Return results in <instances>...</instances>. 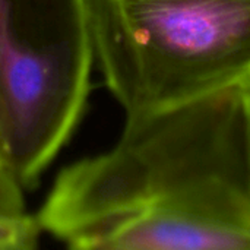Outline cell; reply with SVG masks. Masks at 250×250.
<instances>
[{
	"label": "cell",
	"mask_w": 250,
	"mask_h": 250,
	"mask_svg": "<svg viewBox=\"0 0 250 250\" xmlns=\"http://www.w3.org/2000/svg\"><path fill=\"white\" fill-rule=\"evenodd\" d=\"M0 163L4 164V152H3V139H1V129H0ZM6 166V164H4Z\"/></svg>",
	"instance_id": "cell-6"
},
{
	"label": "cell",
	"mask_w": 250,
	"mask_h": 250,
	"mask_svg": "<svg viewBox=\"0 0 250 250\" xmlns=\"http://www.w3.org/2000/svg\"><path fill=\"white\" fill-rule=\"evenodd\" d=\"M25 190L12 176L4 164L0 163V214H25Z\"/></svg>",
	"instance_id": "cell-5"
},
{
	"label": "cell",
	"mask_w": 250,
	"mask_h": 250,
	"mask_svg": "<svg viewBox=\"0 0 250 250\" xmlns=\"http://www.w3.org/2000/svg\"><path fill=\"white\" fill-rule=\"evenodd\" d=\"M92 67L86 0H0L4 164L25 192L82 122Z\"/></svg>",
	"instance_id": "cell-3"
},
{
	"label": "cell",
	"mask_w": 250,
	"mask_h": 250,
	"mask_svg": "<svg viewBox=\"0 0 250 250\" xmlns=\"http://www.w3.org/2000/svg\"><path fill=\"white\" fill-rule=\"evenodd\" d=\"M79 250H250V82L139 117L35 215Z\"/></svg>",
	"instance_id": "cell-1"
},
{
	"label": "cell",
	"mask_w": 250,
	"mask_h": 250,
	"mask_svg": "<svg viewBox=\"0 0 250 250\" xmlns=\"http://www.w3.org/2000/svg\"><path fill=\"white\" fill-rule=\"evenodd\" d=\"M94 64L125 119L250 82V0H86Z\"/></svg>",
	"instance_id": "cell-2"
},
{
	"label": "cell",
	"mask_w": 250,
	"mask_h": 250,
	"mask_svg": "<svg viewBox=\"0 0 250 250\" xmlns=\"http://www.w3.org/2000/svg\"><path fill=\"white\" fill-rule=\"evenodd\" d=\"M42 231L35 215L0 214V250H32L38 248Z\"/></svg>",
	"instance_id": "cell-4"
}]
</instances>
